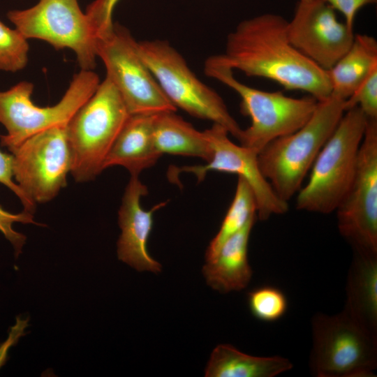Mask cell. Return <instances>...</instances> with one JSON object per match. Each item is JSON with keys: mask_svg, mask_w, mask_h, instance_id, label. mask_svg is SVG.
I'll return each mask as SVG.
<instances>
[{"mask_svg": "<svg viewBox=\"0 0 377 377\" xmlns=\"http://www.w3.org/2000/svg\"><path fill=\"white\" fill-rule=\"evenodd\" d=\"M288 22L273 13L244 20L228 34L224 53L208 59L247 76L269 79L287 90L307 92L323 101L332 94L327 71L292 45Z\"/></svg>", "mask_w": 377, "mask_h": 377, "instance_id": "6da1fadb", "label": "cell"}, {"mask_svg": "<svg viewBox=\"0 0 377 377\" xmlns=\"http://www.w3.org/2000/svg\"><path fill=\"white\" fill-rule=\"evenodd\" d=\"M345 112V100L331 95L318 102L300 128L272 140L258 153L260 171L281 200L288 202L300 191Z\"/></svg>", "mask_w": 377, "mask_h": 377, "instance_id": "7a4b0ae2", "label": "cell"}, {"mask_svg": "<svg viewBox=\"0 0 377 377\" xmlns=\"http://www.w3.org/2000/svg\"><path fill=\"white\" fill-rule=\"evenodd\" d=\"M367 119L358 107L344 112L297 192V209L323 214L336 210L353 179Z\"/></svg>", "mask_w": 377, "mask_h": 377, "instance_id": "3957f363", "label": "cell"}, {"mask_svg": "<svg viewBox=\"0 0 377 377\" xmlns=\"http://www.w3.org/2000/svg\"><path fill=\"white\" fill-rule=\"evenodd\" d=\"M130 116L114 84L105 77L66 125L72 156L71 173L77 182L93 180Z\"/></svg>", "mask_w": 377, "mask_h": 377, "instance_id": "277c9868", "label": "cell"}, {"mask_svg": "<svg viewBox=\"0 0 377 377\" xmlns=\"http://www.w3.org/2000/svg\"><path fill=\"white\" fill-rule=\"evenodd\" d=\"M204 72L234 90L241 98L240 111L251 119L239 142L258 154L272 140L292 133L309 119L318 101L312 96L293 98L281 91H266L237 80L232 70L207 59Z\"/></svg>", "mask_w": 377, "mask_h": 377, "instance_id": "5b68a950", "label": "cell"}, {"mask_svg": "<svg viewBox=\"0 0 377 377\" xmlns=\"http://www.w3.org/2000/svg\"><path fill=\"white\" fill-rule=\"evenodd\" d=\"M137 47L163 92L177 109L219 124L239 140L242 129L228 112L222 98L197 77L183 57L168 42L137 41Z\"/></svg>", "mask_w": 377, "mask_h": 377, "instance_id": "8992f818", "label": "cell"}, {"mask_svg": "<svg viewBox=\"0 0 377 377\" xmlns=\"http://www.w3.org/2000/svg\"><path fill=\"white\" fill-rule=\"evenodd\" d=\"M309 367L317 377H373L377 368V338L343 310L316 313L311 322Z\"/></svg>", "mask_w": 377, "mask_h": 377, "instance_id": "52a82bcc", "label": "cell"}, {"mask_svg": "<svg viewBox=\"0 0 377 377\" xmlns=\"http://www.w3.org/2000/svg\"><path fill=\"white\" fill-rule=\"evenodd\" d=\"M100 80L92 71L81 70L56 105L39 107L31 101L34 85L22 81L0 91V123L7 133L1 144L9 150L29 137L57 126H66L77 110L93 95Z\"/></svg>", "mask_w": 377, "mask_h": 377, "instance_id": "ba28073f", "label": "cell"}, {"mask_svg": "<svg viewBox=\"0 0 377 377\" xmlns=\"http://www.w3.org/2000/svg\"><path fill=\"white\" fill-rule=\"evenodd\" d=\"M96 54L130 114L176 112L141 58L137 41L125 27L113 23L100 34Z\"/></svg>", "mask_w": 377, "mask_h": 377, "instance_id": "9c48e42d", "label": "cell"}, {"mask_svg": "<svg viewBox=\"0 0 377 377\" xmlns=\"http://www.w3.org/2000/svg\"><path fill=\"white\" fill-rule=\"evenodd\" d=\"M7 17L27 40L71 49L82 70L95 68L98 34L77 0H39L31 8L8 11Z\"/></svg>", "mask_w": 377, "mask_h": 377, "instance_id": "30bf717a", "label": "cell"}, {"mask_svg": "<svg viewBox=\"0 0 377 377\" xmlns=\"http://www.w3.org/2000/svg\"><path fill=\"white\" fill-rule=\"evenodd\" d=\"M353 250L377 253V119H368L351 184L335 210Z\"/></svg>", "mask_w": 377, "mask_h": 377, "instance_id": "8fae6325", "label": "cell"}, {"mask_svg": "<svg viewBox=\"0 0 377 377\" xmlns=\"http://www.w3.org/2000/svg\"><path fill=\"white\" fill-rule=\"evenodd\" d=\"M10 151L13 177L36 203L52 200L66 186L72 167L66 126L40 131Z\"/></svg>", "mask_w": 377, "mask_h": 377, "instance_id": "7c38bea8", "label": "cell"}, {"mask_svg": "<svg viewBox=\"0 0 377 377\" xmlns=\"http://www.w3.org/2000/svg\"><path fill=\"white\" fill-rule=\"evenodd\" d=\"M211 149V156L205 165L172 167L170 177L173 179L180 172L195 175L198 182L204 179L209 171L236 174L243 178L253 192L257 205V218L267 220L272 215L285 214L288 204L274 193L263 175L258 161V153L242 145H237L228 138L223 126L213 124L205 131Z\"/></svg>", "mask_w": 377, "mask_h": 377, "instance_id": "4fadbf2b", "label": "cell"}, {"mask_svg": "<svg viewBox=\"0 0 377 377\" xmlns=\"http://www.w3.org/2000/svg\"><path fill=\"white\" fill-rule=\"evenodd\" d=\"M287 31L292 45L325 71L348 51L355 37L353 29L339 22L323 0H300Z\"/></svg>", "mask_w": 377, "mask_h": 377, "instance_id": "5bb4252c", "label": "cell"}, {"mask_svg": "<svg viewBox=\"0 0 377 377\" xmlns=\"http://www.w3.org/2000/svg\"><path fill=\"white\" fill-rule=\"evenodd\" d=\"M148 193L147 187L131 175L126 187L119 210L121 235L117 242L118 258L138 271L161 272V265L148 253L147 243L153 227V214L167 202L145 210L140 205L141 197Z\"/></svg>", "mask_w": 377, "mask_h": 377, "instance_id": "9a60e30c", "label": "cell"}, {"mask_svg": "<svg viewBox=\"0 0 377 377\" xmlns=\"http://www.w3.org/2000/svg\"><path fill=\"white\" fill-rule=\"evenodd\" d=\"M353 251L343 311L364 331L377 338V253Z\"/></svg>", "mask_w": 377, "mask_h": 377, "instance_id": "2e32d148", "label": "cell"}, {"mask_svg": "<svg viewBox=\"0 0 377 377\" xmlns=\"http://www.w3.org/2000/svg\"><path fill=\"white\" fill-rule=\"evenodd\" d=\"M256 217H252L212 258L206 260L202 273L214 290L221 293L240 291L249 283L253 272L248 260V243Z\"/></svg>", "mask_w": 377, "mask_h": 377, "instance_id": "e0dca14e", "label": "cell"}, {"mask_svg": "<svg viewBox=\"0 0 377 377\" xmlns=\"http://www.w3.org/2000/svg\"><path fill=\"white\" fill-rule=\"evenodd\" d=\"M154 114H130L104 161L103 170L120 165L131 175H139L156 163L161 155L154 142Z\"/></svg>", "mask_w": 377, "mask_h": 377, "instance_id": "ac0fdd59", "label": "cell"}, {"mask_svg": "<svg viewBox=\"0 0 377 377\" xmlns=\"http://www.w3.org/2000/svg\"><path fill=\"white\" fill-rule=\"evenodd\" d=\"M153 138L158 152L200 158L211 156L209 143L204 131L195 129L175 112L156 113L153 121Z\"/></svg>", "mask_w": 377, "mask_h": 377, "instance_id": "d6986e66", "label": "cell"}, {"mask_svg": "<svg viewBox=\"0 0 377 377\" xmlns=\"http://www.w3.org/2000/svg\"><path fill=\"white\" fill-rule=\"evenodd\" d=\"M292 368L291 362L283 357L253 356L230 344H220L211 353L205 376L274 377Z\"/></svg>", "mask_w": 377, "mask_h": 377, "instance_id": "ffe728a7", "label": "cell"}, {"mask_svg": "<svg viewBox=\"0 0 377 377\" xmlns=\"http://www.w3.org/2000/svg\"><path fill=\"white\" fill-rule=\"evenodd\" d=\"M377 66V41L366 34L355 35L348 51L327 71L331 95L348 99Z\"/></svg>", "mask_w": 377, "mask_h": 377, "instance_id": "44dd1931", "label": "cell"}, {"mask_svg": "<svg viewBox=\"0 0 377 377\" xmlns=\"http://www.w3.org/2000/svg\"><path fill=\"white\" fill-rule=\"evenodd\" d=\"M256 213L253 192L248 183L238 177L233 200L217 234L206 250L205 260L212 258L229 237L240 230L252 217L257 216Z\"/></svg>", "mask_w": 377, "mask_h": 377, "instance_id": "7402d4cb", "label": "cell"}, {"mask_svg": "<svg viewBox=\"0 0 377 377\" xmlns=\"http://www.w3.org/2000/svg\"><path fill=\"white\" fill-rule=\"evenodd\" d=\"M248 304L252 315L265 322L279 320L288 308L286 295L281 290L272 286H262L250 291Z\"/></svg>", "mask_w": 377, "mask_h": 377, "instance_id": "603a6c76", "label": "cell"}, {"mask_svg": "<svg viewBox=\"0 0 377 377\" xmlns=\"http://www.w3.org/2000/svg\"><path fill=\"white\" fill-rule=\"evenodd\" d=\"M29 43L16 29L7 27L0 20V70L17 72L27 64Z\"/></svg>", "mask_w": 377, "mask_h": 377, "instance_id": "cb8c5ba5", "label": "cell"}, {"mask_svg": "<svg viewBox=\"0 0 377 377\" xmlns=\"http://www.w3.org/2000/svg\"><path fill=\"white\" fill-rule=\"evenodd\" d=\"M358 107L368 119H377V66L345 101L346 111Z\"/></svg>", "mask_w": 377, "mask_h": 377, "instance_id": "d4e9b609", "label": "cell"}, {"mask_svg": "<svg viewBox=\"0 0 377 377\" xmlns=\"http://www.w3.org/2000/svg\"><path fill=\"white\" fill-rule=\"evenodd\" d=\"M15 222L40 224L34 221V215L31 212L24 210L21 213L13 214L0 206V231L13 246L17 257L21 253L22 248L25 244L26 236L13 228V224Z\"/></svg>", "mask_w": 377, "mask_h": 377, "instance_id": "484cf974", "label": "cell"}, {"mask_svg": "<svg viewBox=\"0 0 377 377\" xmlns=\"http://www.w3.org/2000/svg\"><path fill=\"white\" fill-rule=\"evenodd\" d=\"M13 155L5 154L0 150V183L15 193L22 203L24 211L34 214L36 202L13 180Z\"/></svg>", "mask_w": 377, "mask_h": 377, "instance_id": "4316f807", "label": "cell"}, {"mask_svg": "<svg viewBox=\"0 0 377 377\" xmlns=\"http://www.w3.org/2000/svg\"><path fill=\"white\" fill-rule=\"evenodd\" d=\"M334 10L340 12L345 20L344 23L353 29L355 18L357 12L364 6L374 4L377 0H323Z\"/></svg>", "mask_w": 377, "mask_h": 377, "instance_id": "83f0119b", "label": "cell"}, {"mask_svg": "<svg viewBox=\"0 0 377 377\" xmlns=\"http://www.w3.org/2000/svg\"><path fill=\"white\" fill-rule=\"evenodd\" d=\"M28 322L29 318L22 319L21 317H17L15 325L9 330L7 339L0 344V369L6 362L10 348L25 335Z\"/></svg>", "mask_w": 377, "mask_h": 377, "instance_id": "f1b7e54d", "label": "cell"}, {"mask_svg": "<svg viewBox=\"0 0 377 377\" xmlns=\"http://www.w3.org/2000/svg\"><path fill=\"white\" fill-rule=\"evenodd\" d=\"M119 0H95L91 3L87 11L103 22L107 25H110L112 22V13Z\"/></svg>", "mask_w": 377, "mask_h": 377, "instance_id": "f546056e", "label": "cell"}]
</instances>
